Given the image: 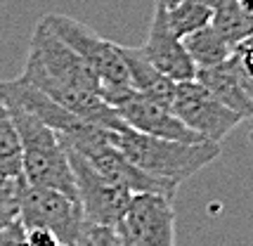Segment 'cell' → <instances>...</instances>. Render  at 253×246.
<instances>
[{
  "label": "cell",
  "mask_w": 253,
  "mask_h": 246,
  "mask_svg": "<svg viewBox=\"0 0 253 246\" xmlns=\"http://www.w3.org/2000/svg\"><path fill=\"white\" fill-rule=\"evenodd\" d=\"M109 140L140 170L154 178L168 180L177 187L180 182H185L220 157V145L215 142H177V140H164V137L137 133L130 128L121 133L111 130Z\"/></svg>",
  "instance_id": "obj_1"
},
{
  "label": "cell",
  "mask_w": 253,
  "mask_h": 246,
  "mask_svg": "<svg viewBox=\"0 0 253 246\" xmlns=\"http://www.w3.org/2000/svg\"><path fill=\"white\" fill-rule=\"evenodd\" d=\"M5 100V97H2ZM10 107V114L17 125L19 135V147H22V180L36 187H47L57 190L76 199V182L69 164V154L62 140L50 130L38 116L26 112L17 102L5 100Z\"/></svg>",
  "instance_id": "obj_2"
},
{
  "label": "cell",
  "mask_w": 253,
  "mask_h": 246,
  "mask_svg": "<svg viewBox=\"0 0 253 246\" xmlns=\"http://www.w3.org/2000/svg\"><path fill=\"white\" fill-rule=\"evenodd\" d=\"M19 223L24 230H47L66 246H74L85 225L81 204L57 190L17 180Z\"/></svg>",
  "instance_id": "obj_3"
},
{
  "label": "cell",
  "mask_w": 253,
  "mask_h": 246,
  "mask_svg": "<svg viewBox=\"0 0 253 246\" xmlns=\"http://www.w3.org/2000/svg\"><path fill=\"white\" fill-rule=\"evenodd\" d=\"M24 69H31L36 74L45 76L47 81H55L62 85H71V88L90 90V92L102 95V83L92 74V69L59 36H55V31L43 19L36 24L31 34Z\"/></svg>",
  "instance_id": "obj_4"
},
{
  "label": "cell",
  "mask_w": 253,
  "mask_h": 246,
  "mask_svg": "<svg viewBox=\"0 0 253 246\" xmlns=\"http://www.w3.org/2000/svg\"><path fill=\"white\" fill-rule=\"evenodd\" d=\"M43 22L59 36L74 52H76L99 79L102 88H123L130 85V76L119 52V43H111L107 38L97 36L85 24H81L74 17L64 14H47Z\"/></svg>",
  "instance_id": "obj_5"
},
{
  "label": "cell",
  "mask_w": 253,
  "mask_h": 246,
  "mask_svg": "<svg viewBox=\"0 0 253 246\" xmlns=\"http://www.w3.org/2000/svg\"><path fill=\"white\" fill-rule=\"evenodd\" d=\"M102 97L109 107L116 109L121 121L130 130L164 137V140H177V142H206L204 137L192 133L187 125L173 114V109L144 97L142 92H137L132 85L102 88Z\"/></svg>",
  "instance_id": "obj_6"
},
{
  "label": "cell",
  "mask_w": 253,
  "mask_h": 246,
  "mask_svg": "<svg viewBox=\"0 0 253 246\" xmlns=\"http://www.w3.org/2000/svg\"><path fill=\"white\" fill-rule=\"evenodd\" d=\"M170 109L192 133H197L206 142H215V145H220L222 140L242 123L239 114L227 109L197 79L177 83Z\"/></svg>",
  "instance_id": "obj_7"
},
{
  "label": "cell",
  "mask_w": 253,
  "mask_h": 246,
  "mask_svg": "<svg viewBox=\"0 0 253 246\" xmlns=\"http://www.w3.org/2000/svg\"><path fill=\"white\" fill-rule=\"evenodd\" d=\"M66 154H69V164H71L74 182H76V197L85 223L116 227L121 223L132 194L109 182L104 175H99L81 154L71 149H66Z\"/></svg>",
  "instance_id": "obj_8"
},
{
  "label": "cell",
  "mask_w": 253,
  "mask_h": 246,
  "mask_svg": "<svg viewBox=\"0 0 253 246\" xmlns=\"http://www.w3.org/2000/svg\"><path fill=\"white\" fill-rule=\"evenodd\" d=\"M109 133L111 130H107L95 142L81 147V149H71V152L81 154L99 175H104L109 182L123 187V190L130 192V194H161V197L173 199L177 185L168 182V180L154 178V175L140 170L132 161H128L116 147L111 145Z\"/></svg>",
  "instance_id": "obj_9"
},
{
  "label": "cell",
  "mask_w": 253,
  "mask_h": 246,
  "mask_svg": "<svg viewBox=\"0 0 253 246\" xmlns=\"http://www.w3.org/2000/svg\"><path fill=\"white\" fill-rule=\"evenodd\" d=\"M116 230L121 237L149 246H175L173 199L161 194H132Z\"/></svg>",
  "instance_id": "obj_10"
},
{
  "label": "cell",
  "mask_w": 253,
  "mask_h": 246,
  "mask_svg": "<svg viewBox=\"0 0 253 246\" xmlns=\"http://www.w3.org/2000/svg\"><path fill=\"white\" fill-rule=\"evenodd\" d=\"M142 52L164 76H168L175 83L192 81L197 76V67L189 59L182 38L173 34V29L168 26V19H166V7L159 2L152 14V24H149V34H147V43L142 45Z\"/></svg>",
  "instance_id": "obj_11"
},
{
  "label": "cell",
  "mask_w": 253,
  "mask_h": 246,
  "mask_svg": "<svg viewBox=\"0 0 253 246\" xmlns=\"http://www.w3.org/2000/svg\"><path fill=\"white\" fill-rule=\"evenodd\" d=\"M128 76H130V85L137 92H142L144 97L159 102L164 107H173V97H175V81H170L168 76H164L159 69L147 59V55L142 52V47H128V45H119Z\"/></svg>",
  "instance_id": "obj_12"
},
{
  "label": "cell",
  "mask_w": 253,
  "mask_h": 246,
  "mask_svg": "<svg viewBox=\"0 0 253 246\" xmlns=\"http://www.w3.org/2000/svg\"><path fill=\"white\" fill-rule=\"evenodd\" d=\"M194 79L209 88L218 100L232 109L234 114L242 116V121H253V102L251 97L246 95L242 81L237 76V69H234V62L232 57H227L222 64H215V67H206V69H197V76Z\"/></svg>",
  "instance_id": "obj_13"
},
{
  "label": "cell",
  "mask_w": 253,
  "mask_h": 246,
  "mask_svg": "<svg viewBox=\"0 0 253 246\" xmlns=\"http://www.w3.org/2000/svg\"><path fill=\"white\" fill-rule=\"evenodd\" d=\"M182 45H185L189 59L194 62L197 69L222 64V62L232 55V45L227 43L211 24L204 26V29H199V31H194V34L185 36V38H182Z\"/></svg>",
  "instance_id": "obj_14"
},
{
  "label": "cell",
  "mask_w": 253,
  "mask_h": 246,
  "mask_svg": "<svg viewBox=\"0 0 253 246\" xmlns=\"http://www.w3.org/2000/svg\"><path fill=\"white\" fill-rule=\"evenodd\" d=\"M211 26L234 47L253 36V10H246L234 0H225L220 7L213 10Z\"/></svg>",
  "instance_id": "obj_15"
},
{
  "label": "cell",
  "mask_w": 253,
  "mask_h": 246,
  "mask_svg": "<svg viewBox=\"0 0 253 246\" xmlns=\"http://www.w3.org/2000/svg\"><path fill=\"white\" fill-rule=\"evenodd\" d=\"M0 178H22V147L17 125L0 95Z\"/></svg>",
  "instance_id": "obj_16"
},
{
  "label": "cell",
  "mask_w": 253,
  "mask_h": 246,
  "mask_svg": "<svg viewBox=\"0 0 253 246\" xmlns=\"http://www.w3.org/2000/svg\"><path fill=\"white\" fill-rule=\"evenodd\" d=\"M166 19L177 38L194 34L199 29L209 26L213 19V10L201 0H180L173 7H166Z\"/></svg>",
  "instance_id": "obj_17"
},
{
  "label": "cell",
  "mask_w": 253,
  "mask_h": 246,
  "mask_svg": "<svg viewBox=\"0 0 253 246\" xmlns=\"http://www.w3.org/2000/svg\"><path fill=\"white\" fill-rule=\"evenodd\" d=\"M17 180L0 178V230H2V227H7V225H12V223H19Z\"/></svg>",
  "instance_id": "obj_18"
},
{
  "label": "cell",
  "mask_w": 253,
  "mask_h": 246,
  "mask_svg": "<svg viewBox=\"0 0 253 246\" xmlns=\"http://www.w3.org/2000/svg\"><path fill=\"white\" fill-rule=\"evenodd\" d=\"M78 246H123V239L116 227L85 223L78 237Z\"/></svg>",
  "instance_id": "obj_19"
},
{
  "label": "cell",
  "mask_w": 253,
  "mask_h": 246,
  "mask_svg": "<svg viewBox=\"0 0 253 246\" xmlns=\"http://www.w3.org/2000/svg\"><path fill=\"white\" fill-rule=\"evenodd\" d=\"M26 246H66L47 230H24Z\"/></svg>",
  "instance_id": "obj_20"
},
{
  "label": "cell",
  "mask_w": 253,
  "mask_h": 246,
  "mask_svg": "<svg viewBox=\"0 0 253 246\" xmlns=\"http://www.w3.org/2000/svg\"><path fill=\"white\" fill-rule=\"evenodd\" d=\"M0 246H26L22 223H12L0 230Z\"/></svg>",
  "instance_id": "obj_21"
},
{
  "label": "cell",
  "mask_w": 253,
  "mask_h": 246,
  "mask_svg": "<svg viewBox=\"0 0 253 246\" xmlns=\"http://www.w3.org/2000/svg\"><path fill=\"white\" fill-rule=\"evenodd\" d=\"M201 2H204V5H209L211 10H215V7H220L225 0H201Z\"/></svg>",
  "instance_id": "obj_22"
},
{
  "label": "cell",
  "mask_w": 253,
  "mask_h": 246,
  "mask_svg": "<svg viewBox=\"0 0 253 246\" xmlns=\"http://www.w3.org/2000/svg\"><path fill=\"white\" fill-rule=\"evenodd\" d=\"M237 5H242V7H246V10H253V0H234Z\"/></svg>",
  "instance_id": "obj_23"
},
{
  "label": "cell",
  "mask_w": 253,
  "mask_h": 246,
  "mask_svg": "<svg viewBox=\"0 0 253 246\" xmlns=\"http://www.w3.org/2000/svg\"><path fill=\"white\" fill-rule=\"evenodd\" d=\"M159 5H164V7H173L175 2H180V0H156Z\"/></svg>",
  "instance_id": "obj_24"
},
{
  "label": "cell",
  "mask_w": 253,
  "mask_h": 246,
  "mask_svg": "<svg viewBox=\"0 0 253 246\" xmlns=\"http://www.w3.org/2000/svg\"><path fill=\"white\" fill-rule=\"evenodd\" d=\"M74 246H78V244H74Z\"/></svg>",
  "instance_id": "obj_25"
}]
</instances>
